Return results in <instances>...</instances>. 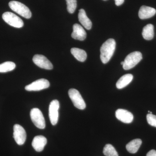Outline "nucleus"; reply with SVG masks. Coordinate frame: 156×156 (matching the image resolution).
Returning a JSON list of instances; mask_svg holds the SVG:
<instances>
[{
    "mask_svg": "<svg viewBox=\"0 0 156 156\" xmlns=\"http://www.w3.org/2000/svg\"><path fill=\"white\" fill-rule=\"evenodd\" d=\"M116 43L114 39H109L102 45L100 48V58L104 64L110 60L115 50Z\"/></svg>",
    "mask_w": 156,
    "mask_h": 156,
    "instance_id": "nucleus-1",
    "label": "nucleus"
},
{
    "mask_svg": "<svg viewBox=\"0 0 156 156\" xmlns=\"http://www.w3.org/2000/svg\"><path fill=\"white\" fill-rule=\"evenodd\" d=\"M9 6L12 11L22 17L27 19H29L31 17V12L28 7L24 4L17 1H13L9 3Z\"/></svg>",
    "mask_w": 156,
    "mask_h": 156,
    "instance_id": "nucleus-2",
    "label": "nucleus"
},
{
    "mask_svg": "<svg viewBox=\"0 0 156 156\" xmlns=\"http://www.w3.org/2000/svg\"><path fill=\"white\" fill-rule=\"evenodd\" d=\"M142 59V55L140 52L135 51L128 54L124 61L123 68L124 69L129 70L134 67Z\"/></svg>",
    "mask_w": 156,
    "mask_h": 156,
    "instance_id": "nucleus-3",
    "label": "nucleus"
},
{
    "mask_svg": "<svg viewBox=\"0 0 156 156\" xmlns=\"http://www.w3.org/2000/svg\"><path fill=\"white\" fill-rule=\"evenodd\" d=\"M31 119L37 128L44 129L46 127L44 118L41 111L37 108H34L30 113Z\"/></svg>",
    "mask_w": 156,
    "mask_h": 156,
    "instance_id": "nucleus-4",
    "label": "nucleus"
},
{
    "mask_svg": "<svg viewBox=\"0 0 156 156\" xmlns=\"http://www.w3.org/2000/svg\"><path fill=\"white\" fill-rule=\"evenodd\" d=\"M68 94L75 107L80 110H83L86 108V103L77 90L74 89H70Z\"/></svg>",
    "mask_w": 156,
    "mask_h": 156,
    "instance_id": "nucleus-5",
    "label": "nucleus"
},
{
    "mask_svg": "<svg viewBox=\"0 0 156 156\" xmlns=\"http://www.w3.org/2000/svg\"><path fill=\"white\" fill-rule=\"evenodd\" d=\"M2 18L9 25L16 28H21L24 25L22 19L11 12L4 13L2 15Z\"/></svg>",
    "mask_w": 156,
    "mask_h": 156,
    "instance_id": "nucleus-6",
    "label": "nucleus"
},
{
    "mask_svg": "<svg viewBox=\"0 0 156 156\" xmlns=\"http://www.w3.org/2000/svg\"><path fill=\"white\" fill-rule=\"evenodd\" d=\"M59 108V103L58 100H53L50 102L49 108V116L50 122L53 126H55L58 122Z\"/></svg>",
    "mask_w": 156,
    "mask_h": 156,
    "instance_id": "nucleus-7",
    "label": "nucleus"
},
{
    "mask_svg": "<svg viewBox=\"0 0 156 156\" xmlns=\"http://www.w3.org/2000/svg\"><path fill=\"white\" fill-rule=\"evenodd\" d=\"M50 84L48 80L41 79L26 86L25 89L28 91H38L49 88Z\"/></svg>",
    "mask_w": 156,
    "mask_h": 156,
    "instance_id": "nucleus-8",
    "label": "nucleus"
},
{
    "mask_svg": "<svg viewBox=\"0 0 156 156\" xmlns=\"http://www.w3.org/2000/svg\"><path fill=\"white\" fill-rule=\"evenodd\" d=\"M14 137L17 144L22 145L24 144L26 140L27 134L25 129L20 125L16 124L14 126Z\"/></svg>",
    "mask_w": 156,
    "mask_h": 156,
    "instance_id": "nucleus-9",
    "label": "nucleus"
},
{
    "mask_svg": "<svg viewBox=\"0 0 156 156\" xmlns=\"http://www.w3.org/2000/svg\"><path fill=\"white\" fill-rule=\"evenodd\" d=\"M33 61L34 64L41 68L48 70H51L53 69V64L44 55L39 54L34 55L33 58Z\"/></svg>",
    "mask_w": 156,
    "mask_h": 156,
    "instance_id": "nucleus-10",
    "label": "nucleus"
},
{
    "mask_svg": "<svg viewBox=\"0 0 156 156\" xmlns=\"http://www.w3.org/2000/svg\"><path fill=\"white\" fill-rule=\"evenodd\" d=\"M117 119L123 123H131L133 121L134 116L131 112L123 109H119L115 112Z\"/></svg>",
    "mask_w": 156,
    "mask_h": 156,
    "instance_id": "nucleus-11",
    "label": "nucleus"
},
{
    "mask_svg": "<svg viewBox=\"0 0 156 156\" xmlns=\"http://www.w3.org/2000/svg\"><path fill=\"white\" fill-rule=\"evenodd\" d=\"M87 33L83 28L80 24L75 23L73 26V32L71 36L73 38L83 41L87 37Z\"/></svg>",
    "mask_w": 156,
    "mask_h": 156,
    "instance_id": "nucleus-12",
    "label": "nucleus"
},
{
    "mask_svg": "<svg viewBox=\"0 0 156 156\" xmlns=\"http://www.w3.org/2000/svg\"><path fill=\"white\" fill-rule=\"evenodd\" d=\"M47 143V139L45 136L39 135L34 137L32 145L37 152L43 151Z\"/></svg>",
    "mask_w": 156,
    "mask_h": 156,
    "instance_id": "nucleus-13",
    "label": "nucleus"
},
{
    "mask_svg": "<svg viewBox=\"0 0 156 156\" xmlns=\"http://www.w3.org/2000/svg\"><path fill=\"white\" fill-rule=\"evenodd\" d=\"M156 13L155 9L148 6H142L140 9L138 16L140 19H146L153 17Z\"/></svg>",
    "mask_w": 156,
    "mask_h": 156,
    "instance_id": "nucleus-14",
    "label": "nucleus"
},
{
    "mask_svg": "<svg viewBox=\"0 0 156 156\" xmlns=\"http://www.w3.org/2000/svg\"><path fill=\"white\" fill-rule=\"evenodd\" d=\"M78 18L79 21L85 28L88 30L91 29L92 27V23L87 17L86 11L84 9H81L79 11Z\"/></svg>",
    "mask_w": 156,
    "mask_h": 156,
    "instance_id": "nucleus-15",
    "label": "nucleus"
},
{
    "mask_svg": "<svg viewBox=\"0 0 156 156\" xmlns=\"http://www.w3.org/2000/svg\"><path fill=\"white\" fill-rule=\"evenodd\" d=\"M142 144V140L140 139H135L131 140L126 145L127 150L131 154L136 153Z\"/></svg>",
    "mask_w": 156,
    "mask_h": 156,
    "instance_id": "nucleus-16",
    "label": "nucleus"
},
{
    "mask_svg": "<svg viewBox=\"0 0 156 156\" xmlns=\"http://www.w3.org/2000/svg\"><path fill=\"white\" fill-rule=\"evenodd\" d=\"M133 76L131 74H127L121 77L116 83L118 89H122L125 88L132 81Z\"/></svg>",
    "mask_w": 156,
    "mask_h": 156,
    "instance_id": "nucleus-17",
    "label": "nucleus"
},
{
    "mask_svg": "<svg viewBox=\"0 0 156 156\" xmlns=\"http://www.w3.org/2000/svg\"><path fill=\"white\" fill-rule=\"evenodd\" d=\"M71 53L78 61L83 62L87 58V53L85 50L78 48H72Z\"/></svg>",
    "mask_w": 156,
    "mask_h": 156,
    "instance_id": "nucleus-18",
    "label": "nucleus"
},
{
    "mask_svg": "<svg viewBox=\"0 0 156 156\" xmlns=\"http://www.w3.org/2000/svg\"><path fill=\"white\" fill-rule=\"evenodd\" d=\"M142 36L146 40L150 41L153 39L154 37V27L152 24L145 26L142 31Z\"/></svg>",
    "mask_w": 156,
    "mask_h": 156,
    "instance_id": "nucleus-19",
    "label": "nucleus"
},
{
    "mask_svg": "<svg viewBox=\"0 0 156 156\" xmlns=\"http://www.w3.org/2000/svg\"><path fill=\"white\" fill-rule=\"evenodd\" d=\"M16 65L12 62H5L0 64V73H7L13 70Z\"/></svg>",
    "mask_w": 156,
    "mask_h": 156,
    "instance_id": "nucleus-20",
    "label": "nucleus"
},
{
    "mask_svg": "<svg viewBox=\"0 0 156 156\" xmlns=\"http://www.w3.org/2000/svg\"><path fill=\"white\" fill-rule=\"evenodd\" d=\"M103 153L106 156H119L115 149L110 144H107L104 148Z\"/></svg>",
    "mask_w": 156,
    "mask_h": 156,
    "instance_id": "nucleus-21",
    "label": "nucleus"
},
{
    "mask_svg": "<svg viewBox=\"0 0 156 156\" xmlns=\"http://www.w3.org/2000/svg\"><path fill=\"white\" fill-rule=\"evenodd\" d=\"M67 10L70 14H73L77 7L76 0H66Z\"/></svg>",
    "mask_w": 156,
    "mask_h": 156,
    "instance_id": "nucleus-22",
    "label": "nucleus"
},
{
    "mask_svg": "<svg viewBox=\"0 0 156 156\" xmlns=\"http://www.w3.org/2000/svg\"><path fill=\"white\" fill-rule=\"evenodd\" d=\"M147 120L150 126L156 127V115L152 114H148L147 115Z\"/></svg>",
    "mask_w": 156,
    "mask_h": 156,
    "instance_id": "nucleus-23",
    "label": "nucleus"
},
{
    "mask_svg": "<svg viewBox=\"0 0 156 156\" xmlns=\"http://www.w3.org/2000/svg\"><path fill=\"white\" fill-rule=\"evenodd\" d=\"M146 156H156V151L151 150L147 153Z\"/></svg>",
    "mask_w": 156,
    "mask_h": 156,
    "instance_id": "nucleus-24",
    "label": "nucleus"
},
{
    "mask_svg": "<svg viewBox=\"0 0 156 156\" xmlns=\"http://www.w3.org/2000/svg\"><path fill=\"white\" fill-rule=\"evenodd\" d=\"M115 3L117 6H120L122 5L125 0H115Z\"/></svg>",
    "mask_w": 156,
    "mask_h": 156,
    "instance_id": "nucleus-25",
    "label": "nucleus"
},
{
    "mask_svg": "<svg viewBox=\"0 0 156 156\" xmlns=\"http://www.w3.org/2000/svg\"><path fill=\"white\" fill-rule=\"evenodd\" d=\"M121 64H122V65L123 66V65H124V61L122 62H121Z\"/></svg>",
    "mask_w": 156,
    "mask_h": 156,
    "instance_id": "nucleus-26",
    "label": "nucleus"
},
{
    "mask_svg": "<svg viewBox=\"0 0 156 156\" xmlns=\"http://www.w3.org/2000/svg\"><path fill=\"white\" fill-rule=\"evenodd\" d=\"M104 1H106V0H104Z\"/></svg>",
    "mask_w": 156,
    "mask_h": 156,
    "instance_id": "nucleus-27",
    "label": "nucleus"
}]
</instances>
